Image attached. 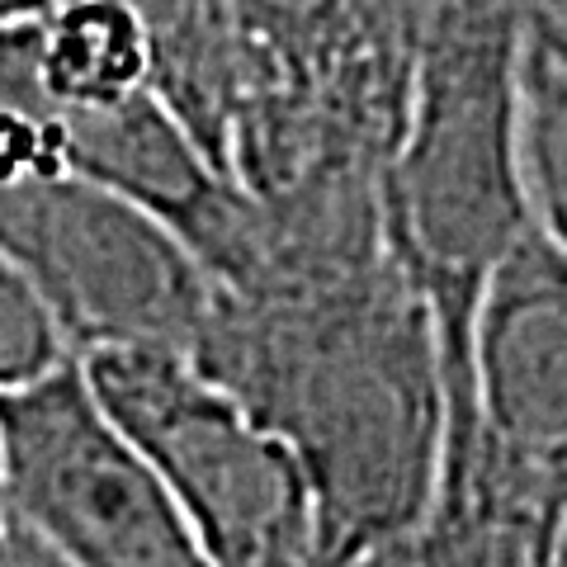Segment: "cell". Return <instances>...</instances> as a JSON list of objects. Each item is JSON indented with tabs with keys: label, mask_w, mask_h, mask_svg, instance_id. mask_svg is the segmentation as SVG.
Masks as SVG:
<instances>
[{
	"label": "cell",
	"mask_w": 567,
	"mask_h": 567,
	"mask_svg": "<svg viewBox=\"0 0 567 567\" xmlns=\"http://www.w3.org/2000/svg\"><path fill=\"white\" fill-rule=\"evenodd\" d=\"M189 360L303 464L317 567L416 539L445 458V374L435 322L393 251L260 293H213Z\"/></svg>",
	"instance_id": "1"
},
{
	"label": "cell",
	"mask_w": 567,
	"mask_h": 567,
	"mask_svg": "<svg viewBox=\"0 0 567 567\" xmlns=\"http://www.w3.org/2000/svg\"><path fill=\"white\" fill-rule=\"evenodd\" d=\"M76 364L213 567H317V502L303 464L189 354L95 350Z\"/></svg>",
	"instance_id": "4"
},
{
	"label": "cell",
	"mask_w": 567,
	"mask_h": 567,
	"mask_svg": "<svg viewBox=\"0 0 567 567\" xmlns=\"http://www.w3.org/2000/svg\"><path fill=\"white\" fill-rule=\"evenodd\" d=\"M62 360H71V350L62 346L52 317L14 275V265L0 256V388L39 379Z\"/></svg>",
	"instance_id": "9"
},
{
	"label": "cell",
	"mask_w": 567,
	"mask_h": 567,
	"mask_svg": "<svg viewBox=\"0 0 567 567\" xmlns=\"http://www.w3.org/2000/svg\"><path fill=\"white\" fill-rule=\"evenodd\" d=\"M0 520L62 567H213L76 360L0 388Z\"/></svg>",
	"instance_id": "6"
},
{
	"label": "cell",
	"mask_w": 567,
	"mask_h": 567,
	"mask_svg": "<svg viewBox=\"0 0 567 567\" xmlns=\"http://www.w3.org/2000/svg\"><path fill=\"white\" fill-rule=\"evenodd\" d=\"M516 20V0H431L402 128L379 181L388 251L435 322L445 425L464 412L477 298L529 227Z\"/></svg>",
	"instance_id": "2"
},
{
	"label": "cell",
	"mask_w": 567,
	"mask_h": 567,
	"mask_svg": "<svg viewBox=\"0 0 567 567\" xmlns=\"http://www.w3.org/2000/svg\"><path fill=\"white\" fill-rule=\"evenodd\" d=\"M445 492L567 525V256L535 223L477 298L468 393L445 425L435 496Z\"/></svg>",
	"instance_id": "5"
},
{
	"label": "cell",
	"mask_w": 567,
	"mask_h": 567,
	"mask_svg": "<svg viewBox=\"0 0 567 567\" xmlns=\"http://www.w3.org/2000/svg\"><path fill=\"white\" fill-rule=\"evenodd\" d=\"M0 256L52 317L71 360L181 350L204 331L213 284L142 204L76 175L0 104Z\"/></svg>",
	"instance_id": "3"
},
{
	"label": "cell",
	"mask_w": 567,
	"mask_h": 567,
	"mask_svg": "<svg viewBox=\"0 0 567 567\" xmlns=\"http://www.w3.org/2000/svg\"><path fill=\"white\" fill-rule=\"evenodd\" d=\"M0 567H62L39 539H29L24 529L0 520Z\"/></svg>",
	"instance_id": "10"
},
{
	"label": "cell",
	"mask_w": 567,
	"mask_h": 567,
	"mask_svg": "<svg viewBox=\"0 0 567 567\" xmlns=\"http://www.w3.org/2000/svg\"><path fill=\"white\" fill-rule=\"evenodd\" d=\"M58 6H62V0H0V33L43 20V14L58 10Z\"/></svg>",
	"instance_id": "11"
},
{
	"label": "cell",
	"mask_w": 567,
	"mask_h": 567,
	"mask_svg": "<svg viewBox=\"0 0 567 567\" xmlns=\"http://www.w3.org/2000/svg\"><path fill=\"white\" fill-rule=\"evenodd\" d=\"M516 137L529 223L567 256V0H516Z\"/></svg>",
	"instance_id": "8"
},
{
	"label": "cell",
	"mask_w": 567,
	"mask_h": 567,
	"mask_svg": "<svg viewBox=\"0 0 567 567\" xmlns=\"http://www.w3.org/2000/svg\"><path fill=\"white\" fill-rule=\"evenodd\" d=\"M152 52V85L194 147L227 181V137L237 110V48L223 0H110ZM233 185V181H227Z\"/></svg>",
	"instance_id": "7"
}]
</instances>
